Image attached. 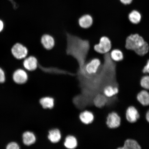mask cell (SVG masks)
<instances>
[{
  "label": "cell",
  "mask_w": 149,
  "mask_h": 149,
  "mask_svg": "<svg viewBox=\"0 0 149 149\" xmlns=\"http://www.w3.org/2000/svg\"><path fill=\"white\" fill-rule=\"evenodd\" d=\"M125 47L141 56L146 55L149 51L148 43L138 33H132L126 37Z\"/></svg>",
  "instance_id": "6da1fadb"
},
{
  "label": "cell",
  "mask_w": 149,
  "mask_h": 149,
  "mask_svg": "<svg viewBox=\"0 0 149 149\" xmlns=\"http://www.w3.org/2000/svg\"><path fill=\"white\" fill-rule=\"evenodd\" d=\"M112 44L109 37L104 36L100 37L99 42L94 46V49L97 53L104 54L111 51Z\"/></svg>",
  "instance_id": "7a4b0ae2"
},
{
  "label": "cell",
  "mask_w": 149,
  "mask_h": 149,
  "mask_svg": "<svg viewBox=\"0 0 149 149\" xmlns=\"http://www.w3.org/2000/svg\"><path fill=\"white\" fill-rule=\"evenodd\" d=\"M11 53L13 56L18 60H23L29 54L27 48L21 43L15 44L11 48Z\"/></svg>",
  "instance_id": "3957f363"
},
{
  "label": "cell",
  "mask_w": 149,
  "mask_h": 149,
  "mask_svg": "<svg viewBox=\"0 0 149 149\" xmlns=\"http://www.w3.org/2000/svg\"><path fill=\"white\" fill-rule=\"evenodd\" d=\"M12 79L14 82L17 84H23L27 81L28 74L23 69L18 68L13 73Z\"/></svg>",
  "instance_id": "277c9868"
},
{
  "label": "cell",
  "mask_w": 149,
  "mask_h": 149,
  "mask_svg": "<svg viewBox=\"0 0 149 149\" xmlns=\"http://www.w3.org/2000/svg\"><path fill=\"white\" fill-rule=\"evenodd\" d=\"M121 122L120 117L118 113L115 112H112L108 115L106 124L110 129H115L120 126Z\"/></svg>",
  "instance_id": "5b68a950"
},
{
  "label": "cell",
  "mask_w": 149,
  "mask_h": 149,
  "mask_svg": "<svg viewBox=\"0 0 149 149\" xmlns=\"http://www.w3.org/2000/svg\"><path fill=\"white\" fill-rule=\"evenodd\" d=\"M23 65L26 70L29 71H33L36 69L39 66V63L36 57L31 56L24 59Z\"/></svg>",
  "instance_id": "8992f818"
},
{
  "label": "cell",
  "mask_w": 149,
  "mask_h": 149,
  "mask_svg": "<svg viewBox=\"0 0 149 149\" xmlns=\"http://www.w3.org/2000/svg\"><path fill=\"white\" fill-rule=\"evenodd\" d=\"M125 115L127 120L131 123H134L137 122L140 117L138 111L133 106H130L127 108Z\"/></svg>",
  "instance_id": "52a82bcc"
},
{
  "label": "cell",
  "mask_w": 149,
  "mask_h": 149,
  "mask_svg": "<svg viewBox=\"0 0 149 149\" xmlns=\"http://www.w3.org/2000/svg\"><path fill=\"white\" fill-rule=\"evenodd\" d=\"M41 42L43 47L47 50H51L55 45V41L51 35L45 34L42 37Z\"/></svg>",
  "instance_id": "ba28073f"
},
{
  "label": "cell",
  "mask_w": 149,
  "mask_h": 149,
  "mask_svg": "<svg viewBox=\"0 0 149 149\" xmlns=\"http://www.w3.org/2000/svg\"><path fill=\"white\" fill-rule=\"evenodd\" d=\"M93 19L89 14H85L81 16L79 20L80 27L83 29H87L90 28L93 25Z\"/></svg>",
  "instance_id": "9c48e42d"
},
{
  "label": "cell",
  "mask_w": 149,
  "mask_h": 149,
  "mask_svg": "<svg viewBox=\"0 0 149 149\" xmlns=\"http://www.w3.org/2000/svg\"><path fill=\"white\" fill-rule=\"evenodd\" d=\"M137 100L143 106L149 105V93L146 90L140 92L137 95Z\"/></svg>",
  "instance_id": "30bf717a"
},
{
  "label": "cell",
  "mask_w": 149,
  "mask_h": 149,
  "mask_svg": "<svg viewBox=\"0 0 149 149\" xmlns=\"http://www.w3.org/2000/svg\"><path fill=\"white\" fill-rule=\"evenodd\" d=\"M128 19L130 22L134 25H137L141 22L142 16L139 11L134 10L128 15Z\"/></svg>",
  "instance_id": "8fae6325"
},
{
  "label": "cell",
  "mask_w": 149,
  "mask_h": 149,
  "mask_svg": "<svg viewBox=\"0 0 149 149\" xmlns=\"http://www.w3.org/2000/svg\"><path fill=\"white\" fill-rule=\"evenodd\" d=\"M23 141L24 145L30 146L34 144L36 141V137L32 132L27 131L23 134L22 136Z\"/></svg>",
  "instance_id": "7c38bea8"
},
{
  "label": "cell",
  "mask_w": 149,
  "mask_h": 149,
  "mask_svg": "<svg viewBox=\"0 0 149 149\" xmlns=\"http://www.w3.org/2000/svg\"><path fill=\"white\" fill-rule=\"evenodd\" d=\"M79 118L81 122L85 124H89L93 122L94 116L91 112L87 111H84L81 113Z\"/></svg>",
  "instance_id": "4fadbf2b"
},
{
  "label": "cell",
  "mask_w": 149,
  "mask_h": 149,
  "mask_svg": "<svg viewBox=\"0 0 149 149\" xmlns=\"http://www.w3.org/2000/svg\"><path fill=\"white\" fill-rule=\"evenodd\" d=\"M111 59L115 62H119L123 60L124 55L123 53L118 48H115L111 51L110 54Z\"/></svg>",
  "instance_id": "5bb4252c"
},
{
  "label": "cell",
  "mask_w": 149,
  "mask_h": 149,
  "mask_svg": "<svg viewBox=\"0 0 149 149\" xmlns=\"http://www.w3.org/2000/svg\"><path fill=\"white\" fill-rule=\"evenodd\" d=\"M141 148V145L134 139H128L125 141L123 146L118 149H139Z\"/></svg>",
  "instance_id": "9a60e30c"
},
{
  "label": "cell",
  "mask_w": 149,
  "mask_h": 149,
  "mask_svg": "<svg viewBox=\"0 0 149 149\" xmlns=\"http://www.w3.org/2000/svg\"><path fill=\"white\" fill-rule=\"evenodd\" d=\"M107 98L104 94L97 95L94 100V105L98 108L104 107L107 102Z\"/></svg>",
  "instance_id": "2e32d148"
},
{
  "label": "cell",
  "mask_w": 149,
  "mask_h": 149,
  "mask_svg": "<svg viewBox=\"0 0 149 149\" xmlns=\"http://www.w3.org/2000/svg\"><path fill=\"white\" fill-rule=\"evenodd\" d=\"M48 139L51 142L55 143L60 141L61 139V133L58 130L54 129L50 130Z\"/></svg>",
  "instance_id": "e0dca14e"
},
{
  "label": "cell",
  "mask_w": 149,
  "mask_h": 149,
  "mask_svg": "<svg viewBox=\"0 0 149 149\" xmlns=\"http://www.w3.org/2000/svg\"><path fill=\"white\" fill-rule=\"evenodd\" d=\"M118 87L111 85L106 86L103 89V94L107 98L112 97L118 94Z\"/></svg>",
  "instance_id": "ac0fdd59"
},
{
  "label": "cell",
  "mask_w": 149,
  "mask_h": 149,
  "mask_svg": "<svg viewBox=\"0 0 149 149\" xmlns=\"http://www.w3.org/2000/svg\"><path fill=\"white\" fill-rule=\"evenodd\" d=\"M64 146L68 149H74L77 145V141L76 138L72 136H68L65 139Z\"/></svg>",
  "instance_id": "d6986e66"
},
{
  "label": "cell",
  "mask_w": 149,
  "mask_h": 149,
  "mask_svg": "<svg viewBox=\"0 0 149 149\" xmlns=\"http://www.w3.org/2000/svg\"><path fill=\"white\" fill-rule=\"evenodd\" d=\"M40 103L44 109H51L54 106V100L52 97H46L41 99Z\"/></svg>",
  "instance_id": "ffe728a7"
},
{
  "label": "cell",
  "mask_w": 149,
  "mask_h": 149,
  "mask_svg": "<svg viewBox=\"0 0 149 149\" xmlns=\"http://www.w3.org/2000/svg\"><path fill=\"white\" fill-rule=\"evenodd\" d=\"M140 84L145 90H149V75H145L141 77Z\"/></svg>",
  "instance_id": "44dd1931"
},
{
  "label": "cell",
  "mask_w": 149,
  "mask_h": 149,
  "mask_svg": "<svg viewBox=\"0 0 149 149\" xmlns=\"http://www.w3.org/2000/svg\"><path fill=\"white\" fill-rule=\"evenodd\" d=\"M20 147L19 145L15 141H12L8 143L7 145L6 149H19Z\"/></svg>",
  "instance_id": "7402d4cb"
},
{
  "label": "cell",
  "mask_w": 149,
  "mask_h": 149,
  "mask_svg": "<svg viewBox=\"0 0 149 149\" xmlns=\"http://www.w3.org/2000/svg\"><path fill=\"white\" fill-rule=\"evenodd\" d=\"M6 81V76L5 72L0 67V84H3Z\"/></svg>",
  "instance_id": "603a6c76"
},
{
  "label": "cell",
  "mask_w": 149,
  "mask_h": 149,
  "mask_svg": "<svg viewBox=\"0 0 149 149\" xmlns=\"http://www.w3.org/2000/svg\"><path fill=\"white\" fill-rule=\"evenodd\" d=\"M142 72L144 74H149V59L147 61L146 64L143 68Z\"/></svg>",
  "instance_id": "cb8c5ba5"
},
{
  "label": "cell",
  "mask_w": 149,
  "mask_h": 149,
  "mask_svg": "<svg viewBox=\"0 0 149 149\" xmlns=\"http://www.w3.org/2000/svg\"><path fill=\"white\" fill-rule=\"evenodd\" d=\"M120 2L125 5H130L131 3L133 0H120Z\"/></svg>",
  "instance_id": "d4e9b609"
},
{
  "label": "cell",
  "mask_w": 149,
  "mask_h": 149,
  "mask_svg": "<svg viewBox=\"0 0 149 149\" xmlns=\"http://www.w3.org/2000/svg\"><path fill=\"white\" fill-rule=\"evenodd\" d=\"M3 28H4V23L2 20L0 19V33L3 31Z\"/></svg>",
  "instance_id": "484cf974"
},
{
  "label": "cell",
  "mask_w": 149,
  "mask_h": 149,
  "mask_svg": "<svg viewBox=\"0 0 149 149\" xmlns=\"http://www.w3.org/2000/svg\"><path fill=\"white\" fill-rule=\"evenodd\" d=\"M146 118L147 121L149 123V110L147 112L146 115Z\"/></svg>",
  "instance_id": "4316f807"
}]
</instances>
